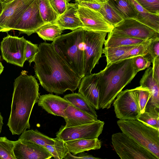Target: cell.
Masks as SVG:
<instances>
[{
  "mask_svg": "<svg viewBox=\"0 0 159 159\" xmlns=\"http://www.w3.org/2000/svg\"><path fill=\"white\" fill-rule=\"evenodd\" d=\"M144 57L151 63L159 57V36L152 38L149 45L148 52Z\"/></svg>",
  "mask_w": 159,
  "mask_h": 159,
  "instance_id": "obj_35",
  "label": "cell"
},
{
  "mask_svg": "<svg viewBox=\"0 0 159 159\" xmlns=\"http://www.w3.org/2000/svg\"><path fill=\"white\" fill-rule=\"evenodd\" d=\"M78 88L79 93L95 109H100V89L97 73H91L83 77Z\"/></svg>",
  "mask_w": 159,
  "mask_h": 159,
  "instance_id": "obj_16",
  "label": "cell"
},
{
  "mask_svg": "<svg viewBox=\"0 0 159 159\" xmlns=\"http://www.w3.org/2000/svg\"><path fill=\"white\" fill-rule=\"evenodd\" d=\"M34 0H13L3 5L0 16V32L7 33L13 30L19 18Z\"/></svg>",
  "mask_w": 159,
  "mask_h": 159,
  "instance_id": "obj_12",
  "label": "cell"
},
{
  "mask_svg": "<svg viewBox=\"0 0 159 159\" xmlns=\"http://www.w3.org/2000/svg\"><path fill=\"white\" fill-rule=\"evenodd\" d=\"M13 152L16 159H49L52 157L44 147L20 139L16 141Z\"/></svg>",
  "mask_w": 159,
  "mask_h": 159,
  "instance_id": "obj_15",
  "label": "cell"
},
{
  "mask_svg": "<svg viewBox=\"0 0 159 159\" xmlns=\"http://www.w3.org/2000/svg\"><path fill=\"white\" fill-rule=\"evenodd\" d=\"M151 63L143 55L133 57L134 66L138 72L149 67Z\"/></svg>",
  "mask_w": 159,
  "mask_h": 159,
  "instance_id": "obj_38",
  "label": "cell"
},
{
  "mask_svg": "<svg viewBox=\"0 0 159 159\" xmlns=\"http://www.w3.org/2000/svg\"><path fill=\"white\" fill-rule=\"evenodd\" d=\"M114 101L116 117L120 120H137L141 113L133 89L121 91Z\"/></svg>",
  "mask_w": 159,
  "mask_h": 159,
  "instance_id": "obj_10",
  "label": "cell"
},
{
  "mask_svg": "<svg viewBox=\"0 0 159 159\" xmlns=\"http://www.w3.org/2000/svg\"><path fill=\"white\" fill-rule=\"evenodd\" d=\"M83 53L84 76L91 74L102 53L103 46L108 33L84 29Z\"/></svg>",
  "mask_w": 159,
  "mask_h": 159,
  "instance_id": "obj_6",
  "label": "cell"
},
{
  "mask_svg": "<svg viewBox=\"0 0 159 159\" xmlns=\"http://www.w3.org/2000/svg\"><path fill=\"white\" fill-rule=\"evenodd\" d=\"M117 123L122 132L159 159V130L137 120H119Z\"/></svg>",
  "mask_w": 159,
  "mask_h": 159,
  "instance_id": "obj_5",
  "label": "cell"
},
{
  "mask_svg": "<svg viewBox=\"0 0 159 159\" xmlns=\"http://www.w3.org/2000/svg\"><path fill=\"white\" fill-rule=\"evenodd\" d=\"M102 53L106 57L107 66L115 62L133 57L140 54V50L136 45L116 48H104Z\"/></svg>",
  "mask_w": 159,
  "mask_h": 159,
  "instance_id": "obj_20",
  "label": "cell"
},
{
  "mask_svg": "<svg viewBox=\"0 0 159 159\" xmlns=\"http://www.w3.org/2000/svg\"><path fill=\"white\" fill-rule=\"evenodd\" d=\"M64 114L66 125L64 126L65 127L89 123L98 120L71 104L65 110Z\"/></svg>",
  "mask_w": 159,
  "mask_h": 159,
  "instance_id": "obj_21",
  "label": "cell"
},
{
  "mask_svg": "<svg viewBox=\"0 0 159 159\" xmlns=\"http://www.w3.org/2000/svg\"></svg>",
  "mask_w": 159,
  "mask_h": 159,
  "instance_id": "obj_51",
  "label": "cell"
},
{
  "mask_svg": "<svg viewBox=\"0 0 159 159\" xmlns=\"http://www.w3.org/2000/svg\"><path fill=\"white\" fill-rule=\"evenodd\" d=\"M40 16L46 24L56 23L59 15L55 11L49 0H38Z\"/></svg>",
  "mask_w": 159,
  "mask_h": 159,
  "instance_id": "obj_29",
  "label": "cell"
},
{
  "mask_svg": "<svg viewBox=\"0 0 159 159\" xmlns=\"http://www.w3.org/2000/svg\"><path fill=\"white\" fill-rule=\"evenodd\" d=\"M98 11L104 18L114 27L124 19L107 2L102 4Z\"/></svg>",
  "mask_w": 159,
  "mask_h": 159,
  "instance_id": "obj_30",
  "label": "cell"
},
{
  "mask_svg": "<svg viewBox=\"0 0 159 159\" xmlns=\"http://www.w3.org/2000/svg\"><path fill=\"white\" fill-rule=\"evenodd\" d=\"M1 55H0V61H1Z\"/></svg>",
  "mask_w": 159,
  "mask_h": 159,
  "instance_id": "obj_50",
  "label": "cell"
},
{
  "mask_svg": "<svg viewBox=\"0 0 159 159\" xmlns=\"http://www.w3.org/2000/svg\"><path fill=\"white\" fill-rule=\"evenodd\" d=\"M152 63L153 78L158 83H159V57L156 58Z\"/></svg>",
  "mask_w": 159,
  "mask_h": 159,
  "instance_id": "obj_42",
  "label": "cell"
},
{
  "mask_svg": "<svg viewBox=\"0 0 159 159\" xmlns=\"http://www.w3.org/2000/svg\"><path fill=\"white\" fill-rule=\"evenodd\" d=\"M79 5L67 2L65 11L59 16L56 23L63 30H70L72 31L82 28L83 25L77 13Z\"/></svg>",
  "mask_w": 159,
  "mask_h": 159,
  "instance_id": "obj_19",
  "label": "cell"
},
{
  "mask_svg": "<svg viewBox=\"0 0 159 159\" xmlns=\"http://www.w3.org/2000/svg\"><path fill=\"white\" fill-rule=\"evenodd\" d=\"M39 85L35 77L23 71L15 79L11 111L7 125L12 135H20L29 129L33 107L39 96Z\"/></svg>",
  "mask_w": 159,
  "mask_h": 159,
  "instance_id": "obj_2",
  "label": "cell"
},
{
  "mask_svg": "<svg viewBox=\"0 0 159 159\" xmlns=\"http://www.w3.org/2000/svg\"><path fill=\"white\" fill-rule=\"evenodd\" d=\"M56 139L54 144L47 145L44 147L49 152L54 159H64L67 152L65 148L64 141L62 140Z\"/></svg>",
  "mask_w": 159,
  "mask_h": 159,
  "instance_id": "obj_33",
  "label": "cell"
},
{
  "mask_svg": "<svg viewBox=\"0 0 159 159\" xmlns=\"http://www.w3.org/2000/svg\"><path fill=\"white\" fill-rule=\"evenodd\" d=\"M146 40L125 36L113 35L109 33L107 39L105 40L104 43V48H112L134 45L139 44Z\"/></svg>",
  "mask_w": 159,
  "mask_h": 159,
  "instance_id": "obj_27",
  "label": "cell"
},
{
  "mask_svg": "<svg viewBox=\"0 0 159 159\" xmlns=\"http://www.w3.org/2000/svg\"><path fill=\"white\" fill-rule=\"evenodd\" d=\"M26 40L8 34L1 42L2 57L7 62L22 67L26 60Z\"/></svg>",
  "mask_w": 159,
  "mask_h": 159,
  "instance_id": "obj_9",
  "label": "cell"
},
{
  "mask_svg": "<svg viewBox=\"0 0 159 159\" xmlns=\"http://www.w3.org/2000/svg\"><path fill=\"white\" fill-rule=\"evenodd\" d=\"M3 118L0 112V134L1 133L2 126L3 125Z\"/></svg>",
  "mask_w": 159,
  "mask_h": 159,
  "instance_id": "obj_43",
  "label": "cell"
},
{
  "mask_svg": "<svg viewBox=\"0 0 159 159\" xmlns=\"http://www.w3.org/2000/svg\"><path fill=\"white\" fill-rule=\"evenodd\" d=\"M77 156L74 155L69 152L67 151L65 156L64 158L65 159H99L100 158L96 157L91 155L88 154L87 153H84L83 152L78 154Z\"/></svg>",
  "mask_w": 159,
  "mask_h": 159,
  "instance_id": "obj_41",
  "label": "cell"
},
{
  "mask_svg": "<svg viewBox=\"0 0 159 159\" xmlns=\"http://www.w3.org/2000/svg\"><path fill=\"white\" fill-rule=\"evenodd\" d=\"M63 98L76 108L97 119L95 108L79 93L67 94Z\"/></svg>",
  "mask_w": 159,
  "mask_h": 159,
  "instance_id": "obj_24",
  "label": "cell"
},
{
  "mask_svg": "<svg viewBox=\"0 0 159 159\" xmlns=\"http://www.w3.org/2000/svg\"><path fill=\"white\" fill-rule=\"evenodd\" d=\"M16 141L9 140L6 137H0V159H16L13 148Z\"/></svg>",
  "mask_w": 159,
  "mask_h": 159,
  "instance_id": "obj_31",
  "label": "cell"
},
{
  "mask_svg": "<svg viewBox=\"0 0 159 159\" xmlns=\"http://www.w3.org/2000/svg\"><path fill=\"white\" fill-rule=\"evenodd\" d=\"M75 1H86V2H95L94 0H75Z\"/></svg>",
  "mask_w": 159,
  "mask_h": 159,
  "instance_id": "obj_48",
  "label": "cell"
},
{
  "mask_svg": "<svg viewBox=\"0 0 159 159\" xmlns=\"http://www.w3.org/2000/svg\"><path fill=\"white\" fill-rule=\"evenodd\" d=\"M143 8L153 14L159 15V0H136Z\"/></svg>",
  "mask_w": 159,
  "mask_h": 159,
  "instance_id": "obj_36",
  "label": "cell"
},
{
  "mask_svg": "<svg viewBox=\"0 0 159 159\" xmlns=\"http://www.w3.org/2000/svg\"><path fill=\"white\" fill-rule=\"evenodd\" d=\"M107 2L124 19H135L138 13L129 0H108Z\"/></svg>",
  "mask_w": 159,
  "mask_h": 159,
  "instance_id": "obj_26",
  "label": "cell"
},
{
  "mask_svg": "<svg viewBox=\"0 0 159 159\" xmlns=\"http://www.w3.org/2000/svg\"><path fill=\"white\" fill-rule=\"evenodd\" d=\"M63 30L56 23H48L40 27L36 33L43 40L53 41L61 35Z\"/></svg>",
  "mask_w": 159,
  "mask_h": 159,
  "instance_id": "obj_28",
  "label": "cell"
},
{
  "mask_svg": "<svg viewBox=\"0 0 159 159\" xmlns=\"http://www.w3.org/2000/svg\"><path fill=\"white\" fill-rule=\"evenodd\" d=\"M140 86L148 89L151 93L145 111L159 115V83L153 78L152 67L147 68L140 80Z\"/></svg>",
  "mask_w": 159,
  "mask_h": 159,
  "instance_id": "obj_17",
  "label": "cell"
},
{
  "mask_svg": "<svg viewBox=\"0 0 159 159\" xmlns=\"http://www.w3.org/2000/svg\"><path fill=\"white\" fill-rule=\"evenodd\" d=\"M137 120L148 126L159 130V115L145 111L140 113Z\"/></svg>",
  "mask_w": 159,
  "mask_h": 159,
  "instance_id": "obj_34",
  "label": "cell"
},
{
  "mask_svg": "<svg viewBox=\"0 0 159 159\" xmlns=\"http://www.w3.org/2000/svg\"><path fill=\"white\" fill-rule=\"evenodd\" d=\"M84 35L83 29L79 28L61 35L51 43L57 54L82 78L84 76Z\"/></svg>",
  "mask_w": 159,
  "mask_h": 159,
  "instance_id": "obj_4",
  "label": "cell"
},
{
  "mask_svg": "<svg viewBox=\"0 0 159 159\" xmlns=\"http://www.w3.org/2000/svg\"><path fill=\"white\" fill-rule=\"evenodd\" d=\"M13 0H0L2 2L3 5L7 4Z\"/></svg>",
  "mask_w": 159,
  "mask_h": 159,
  "instance_id": "obj_45",
  "label": "cell"
},
{
  "mask_svg": "<svg viewBox=\"0 0 159 159\" xmlns=\"http://www.w3.org/2000/svg\"><path fill=\"white\" fill-rule=\"evenodd\" d=\"M111 143L121 159H157L149 151L123 132L113 134Z\"/></svg>",
  "mask_w": 159,
  "mask_h": 159,
  "instance_id": "obj_7",
  "label": "cell"
},
{
  "mask_svg": "<svg viewBox=\"0 0 159 159\" xmlns=\"http://www.w3.org/2000/svg\"><path fill=\"white\" fill-rule=\"evenodd\" d=\"M37 102L38 106L48 113L63 118L65 110L71 104L64 98L52 94L39 96Z\"/></svg>",
  "mask_w": 159,
  "mask_h": 159,
  "instance_id": "obj_18",
  "label": "cell"
},
{
  "mask_svg": "<svg viewBox=\"0 0 159 159\" xmlns=\"http://www.w3.org/2000/svg\"><path fill=\"white\" fill-rule=\"evenodd\" d=\"M75 3L80 6L98 11L100 9L102 5V4L95 2L80 1L75 0Z\"/></svg>",
  "mask_w": 159,
  "mask_h": 159,
  "instance_id": "obj_40",
  "label": "cell"
},
{
  "mask_svg": "<svg viewBox=\"0 0 159 159\" xmlns=\"http://www.w3.org/2000/svg\"><path fill=\"white\" fill-rule=\"evenodd\" d=\"M45 24L40 15L38 0H34L19 18L13 30L30 36Z\"/></svg>",
  "mask_w": 159,
  "mask_h": 159,
  "instance_id": "obj_13",
  "label": "cell"
},
{
  "mask_svg": "<svg viewBox=\"0 0 159 159\" xmlns=\"http://www.w3.org/2000/svg\"><path fill=\"white\" fill-rule=\"evenodd\" d=\"M4 67L2 63L0 61V75H1L4 70Z\"/></svg>",
  "mask_w": 159,
  "mask_h": 159,
  "instance_id": "obj_47",
  "label": "cell"
},
{
  "mask_svg": "<svg viewBox=\"0 0 159 159\" xmlns=\"http://www.w3.org/2000/svg\"><path fill=\"white\" fill-rule=\"evenodd\" d=\"M104 125L99 120L88 124L65 127L61 126L56 133V138L64 141L98 138Z\"/></svg>",
  "mask_w": 159,
  "mask_h": 159,
  "instance_id": "obj_8",
  "label": "cell"
},
{
  "mask_svg": "<svg viewBox=\"0 0 159 159\" xmlns=\"http://www.w3.org/2000/svg\"><path fill=\"white\" fill-rule=\"evenodd\" d=\"M78 16L83 25L82 28L94 31L111 32L114 26L109 23L99 11L79 5Z\"/></svg>",
  "mask_w": 159,
  "mask_h": 159,
  "instance_id": "obj_14",
  "label": "cell"
},
{
  "mask_svg": "<svg viewBox=\"0 0 159 159\" xmlns=\"http://www.w3.org/2000/svg\"><path fill=\"white\" fill-rule=\"evenodd\" d=\"M19 139L23 140L30 142L44 147L47 145L55 144L57 139L52 138L47 136L36 130H24Z\"/></svg>",
  "mask_w": 159,
  "mask_h": 159,
  "instance_id": "obj_25",
  "label": "cell"
},
{
  "mask_svg": "<svg viewBox=\"0 0 159 159\" xmlns=\"http://www.w3.org/2000/svg\"><path fill=\"white\" fill-rule=\"evenodd\" d=\"M137 73L134 66L133 57L113 62L97 73L100 109L110 108L115 98Z\"/></svg>",
  "mask_w": 159,
  "mask_h": 159,
  "instance_id": "obj_3",
  "label": "cell"
},
{
  "mask_svg": "<svg viewBox=\"0 0 159 159\" xmlns=\"http://www.w3.org/2000/svg\"><path fill=\"white\" fill-rule=\"evenodd\" d=\"M129 0L134 6L138 13L135 19L159 33V15L148 12L136 0Z\"/></svg>",
  "mask_w": 159,
  "mask_h": 159,
  "instance_id": "obj_23",
  "label": "cell"
},
{
  "mask_svg": "<svg viewBox=\"0 0 159 159\" xmlns=\"http://www.w3.org/2000/svg\"><path fill=\"white\" fill-rule=\"evenodd\" d=\"M64 143L66 151L74 155L86 151L98 149L101 146V142L98 138L64 141Z\"/></svg>",
  "mask_w": 159,
  "mask_h": 159,
  "instance_id": "obj_22",
  "label": "cell"
},
{
  "mask_svg": "<svg viewBox=\"0 0 159 159\" xmlns=\"http://www.w3.org/2000/svg\"><path fill=\"white\" fill-rule=\"evenodd\" d=\"M141 113L145 111L146 105L151 97V93L148 88L141 86L133 89Z\"/></svg>",
  "mask_w": 159,
  "mask_h": 159,
  "instance_id": "obj_32",
  "label": "cell"
},
{
  "mask_svg": "<svg viewBox=\"0 0 159 159\" xmlns=\"http://www.w3.org/2000/svg\"><path fill=\"white\" fill-rule=\"evenodd\" d=\"M39 51L38 44H34L30 41L26 40L25 48L26 60L30 63L34 62L35 56Z\"/></svg>",
  "mask_w": 159,
  "mask_h": 159,
  "instance_id": "obj_37",
  "label": "cell"
},
{
  "mask_svg": "<svg viewBox=\"0 0 159 159\" xmlns=\"http://www.w3.org/2000/svg\"><path fill=\"white\" fill-rule=\"evenodd\" d=\"M67 2H68L70 1L71 0H66Z\"/></svg>",
  "mask_w": 159,
  "mask_h": 159,
  "instance_id": "obj_49",
  "label": "cell"
},
{
  "mask_svg": "<svg viewBox=\"0 0 159 159\" xmlns=\"http://www.w3.org/2000/svg\"><path fill=\"white\" fill-rule=\"evenodd\" d=\"M110 33L145 40L159 36V33L133 18L124 19Z\"/></svg>",
  "mask_w": 159,
  "mask_h": 159,
  "instance_id": "obj_11",
  "label": "cell"
},
{
  "mask_svg": "<svg viewBox=\"0 0 159 159\" xmlns=\"http://www.w3.org/2000/svg\"><path fill=\"white\" fill-rule=\"evenodd\" d=\"M3 10V4L0 0V16L1 15Z\"/></svg>",
  "mask_w": 159,
  "mask_h": 159,
  "instance_id": "obj_46",
  "label": "cell"
},
{
  "mask_svg": "<svg viewBox=\"0 0 159 159\" xmlns=\"http://www.w3.org/2000/svg\"><path fill=\"white\" fill-rule=\"evenodd\" d=\"M55 11L59 16L66 11L67 2L66 0H49Z\"/></svg>",
  "mask_w": 159,
  "mask_h": 159,
  "instance_id": "obj_39",
  "label": "cell"
},
{
  "mask_svg": "<svg viewBox=\"0 0 159 159\" xmlns=\"http://www.w3.org/2000/svg\"><path fill=\"white\" fill-rule=\"evenodd\" d=\"M96 2L102 4L108 2V0H94Z\"/></svg>",
  "mask_w": 159,
  "mask_h": 159,
  "instance_id": "obj_44",
  "label": "cell"
},
{
  "mask_svg": "<svg viewBox=\"0 0 159 159\" xmlns=\"http://www.w3.org/2000/svg\"><path fill=\"white\" fill-rule=\"evenodd\" d=\"M38 47L34 69L42 86L47 91L57 94L67 90L73 92L78 88L82 78L69 67L51 44L44 42Z\"/></svg>",
  "mask_w": 159,
  "mask_h": 159,
  "instance_id": "obj_1",
  "label": "cell"
}]
</instances>
